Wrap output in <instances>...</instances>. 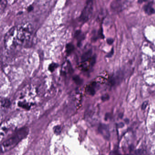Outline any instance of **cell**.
<instances>
[{
    "instance_id": "5bb4252c",
    "label": "cell",
    "mask_w": 155,
    "mask_h": 155,
    "mask_svg": "<svg viewBox=\"0 0 155 155\" xmlns=\"http://www.w3.org/2000/svg\"><path fill=\"white\" fill-rule=\"evenodd\" d=\"M108 98L109 96L108 95H104V96H102V97H101V99L104 101L107 100L108 99Z\"/></svg>"
},
{
    "instance_id": "277c9868",
    "label": "cell",
    "mask_w": 155,
    "mask_h": 155,
    "mask_svg": "<svg viewBox=\"0 0 155 155\" xmlns=\"http://www.w3.org/2000/svg\"><path fill=\"white\" fill-rule=\"evenodd\" d=\"M123 2L122 1H114L113 3H111V8L115 11H119L122 10V8L125 7V3H122Z\"/></svg>"
},
{
    "instance_id": "7a4b0ae2",
    "label": "cell",
    "mask_w": 155,
    "mask_h": 155,
    "mask_svg": "<svg viewBox=\"0 0 155 155\" xmlns=\"http://www.w3.org/2000/svg\"><path fill=\"white\" fill-rule=\"evenodd\" d=\"M93 9V2L91 1L87 2L86 5L79 17L80 21L82 22H86L88 21L92 15Z\"/></svg>"
},
{
    "instance_id": "8992f818",
    "label": "cell",
    "mask_w": 155,
    "mask_h": 155,
    "mask_svg": "<svg viewBox=\"0 0 155 155\" xmlns=\"http://www.w3.org/2000/svg\"><path fill=\"white\" fill-rule=\"evenodd\" d=\"M144 10L146 13L149 15H152L155 12V10L153 7L151 3H148L144 7Z\"/></svg>"
},
{
    "instance_id": "3957f363",
    "label": "cell",
    "mask_w": 155,
    "mask_h": 155,
    "mask_svg": "<svg viewBox=\"0 0 155 155\" xmlns=\"http://www.w3.org/2000/svg\"><path fill=\"white\" fill-rule=\"evenodd\" d=\"M74 37H75V38H76V39L78 40V47H81V42H82V41L84 39V38H85L84 34H83V33H82L81 31L78 30H77V31L75 32V34H74Z\"/></svg>"
},
{
    "instance_id": "4fadbf2b",
    "label": "cell",
    "mask_w": 155,
    "mask_h": 155,
    "mask_svg": "<svg viewBox=\"0 0 155 155\" xmlns=\"http://www.w3.org/2000/svg\"><path fill=\"white\" fill-rule=\"evenodd\" d=\"M54 131L55 134L58 135L60 134L61 131V129L60 126H56L54 128Z\"/></svg>"
},
{
    "instance_id": "52a82bcc",
    "label": "cell",
    "mask_w": 155,
    "mask_h": 155,
    "mask_svg": "<svg viewBox=\"0 0 155 155\" xmlns=\"http://www.w3.org/2000/svg\"><path fill=\"white\" fill-rule=\"evenodd\" d=\"M97 87V84L93 83L91 85L88 86L87 88V91L89 95H94L96 93V88Z\"/></svg>"
},
{
    "instance_id": "2e32d148",
    "label": "cell",
    "mask_w": 155,
    "mask_h": 155,
    "mask_svg": "<svg viewBox=\"0 0 155 155\" xmlns=\"http://www.w3.org/2000/svg\"><path fill=\"white\" fill-rule=\"evenodd\" d=\"M107 42L109 44H111L113 42V40L111 39H108L107 40Z\"/></svg>"
},
{
    "instance_id": "8fae6325",
    "label": "cell",
    "mask_w": 155,
    "mask_h": 155,
    "mask_svg": "<svg viewBox=\"0 0 155 155\" xmlns=\"http://www.w3.org/2000/svg\"><path fill=\"white\" fill-rule=\"evenodd\" d=\"M11 104V103L10 101L7 99H4L2 100L1 105L4 107H9L10 106Z\"/></svg>"
},
{
    "instance_id": "e0dca14e",
    "label": "cell",
    "mask_w": 155,
    "mask_h": 155,
    "mask_svg": "<svg viewBox=\"0 0 155 155\" xmlns=\"http://www.w3.org/2000/svg\"><path fill=\"white\" fill-rule=\"evenodd\" d=\"M147 102H144V103H143V105H142V108L145 109V108H146V107H147Z\"/></svg>"
},
{
    "instance_id": "30bf717a",
    "label": "cell",
    "mask_w": 155,
    "mask_h": 155,
    "mask_svg": "<svg viewBox=\"0 0 155 155\" xmlns=\"http://www.w3.org/2000/svg\"><path fill=\"white\" fill-rule=\"evenodd\" d=\"M73 80L78 85H81L83 82V80L78 75H75L73 77Z\"/></svg>"
},
{
    "instance_id": "5b68a950",
    "label": "cell",
    "mask_w": 155,
    "mask_h": 155,
    "mask_svg": "<svg viewBox=\"0 0 155 155\" xmlns=\"http://www.w3.org/2000/svg\"><path fill=\"white\" fill-rule=\"evenodd\" d=\"M92 51L91 49L88 50L86 52H84L81 57V60L82 62H85L91 58L92 57Z\"/></svg>"
},
{
    "instance_id": "ba28073f",
    "label": "cell",
    "mask_w": 155,
    "mask_h": 155,
    "mask_svg": "<svg viewBox=\"0 0 155 155\" xmlns=\"http://www.w3.org/2000/svg\"><path fill=\"white\" fill-rule=\"evenodd\" d=\"M75 49V47L74 45L71 43H68L66 46V54L68 55H70Z\"/></svg>"
},
{
    "instance_id": "9a60e30c",
    "label": "cell",
    "mask_w": 155,
    "mask_h": 155,
    "mask_svg": "<svg viewBox=\"0 0 155 155\" xmlns=\"http://www.w3.org/2000/svg\"><path fill=\"white\" fill-rule=\"evenodd\" d=\"M33 10V7H32V6H30L29 7H28V8H27V10L28 12H30L31 11Z\"/></svg>"
},
{
    "instance_id": "9c48e42d",
    "label": "cell",
    "mask_w": 155,
    "mask_h": 155,
    "mask_svg": "<svg viewBox=\"0 0 155 155\" xmlns=\"http://www.w3.org/2000/svg\"><path fill=\"white\" fill-rule=\"evenodd\" d=\"M99 130L100 132L104 137L107 136V129L105 125H101V126H100L99 128Z\"/></svg>"
},
{
    "instance_id": "7c38bea8",
    "label": "cell",
    "mask_w": 155,
    "mask_h": 155,
    "mask_svg": "<svg viewBox=\"0 0 155 155\" xmlns=\"http://www.w3.org/2000/svg\"><path fill=\"white\" fill-rule=\"evenodd\" d=\"M58 67V64L54 63V62H52L51 64H50L48 68V70L51 72H53Z\"/></svg>"
},
{
    "instance_id": "6da1fadb",
    "label": "cell",
    "mask_w": 155,
    "mask_h": 155,
    "mask_svg": "<svg viewBox=\"0 0 155 155\" xmlns=\"http://www.w3.org/2000/svg\"><path fill=\"white\" fill-rule=\"evenodd\" d=\"M29 129L27 127H23L18 130L12 136L2 143L4 148H9L15 146L21 140L25 138L28 134Z\"/></svg>"
}]
</instances>
